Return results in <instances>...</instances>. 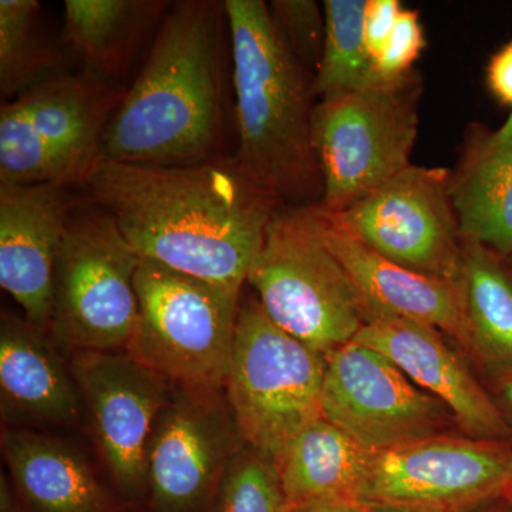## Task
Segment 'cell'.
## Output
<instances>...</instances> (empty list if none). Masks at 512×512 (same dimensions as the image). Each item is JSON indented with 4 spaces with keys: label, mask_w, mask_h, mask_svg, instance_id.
I'll use <instances>...</instances> for the list:
<instances>
[{
    "label": "cell",
    "mask_w": 512,
    "mask_h": 512,
    "mask_svg": "<svg viewBox=\"0 0 512 512\" xmlns=\"http://www.w3.org/2000/svg\"><path fill=\"white\" fill-rule=\"evenodd\" d=\"M370 454L325 417L312 421L274 464L291 511L313 501H356Z\"/></svg>",
    "instance_id": "cell-22"
},
{
    "label": "cell",
    "mask_w": 512,
    "mask_h": 512,
    "mask_svg": "<svg viewBox=\"0 0 512 512\" xmlns=\"http://www.w3.org/2000/svg\"><path fill=\"white\" fill-rule=\"evenodd\" d=\"M247 284L275 325L323 355L367 323L362 293L320 234L316 205L276 208Z\"/></svg>",
    "instance_id": "cell-4"
},
{
    "label": "cell",
    "mask_w": 512,
    "mask_h": 512,
    "mask_svg": "<svg viewBox=\"0 0 512 512\" xmlns=\"http://www.w3.org/2000/svg\"><path fill=\"white\" fill-rule=\"evenodd\" d=\"M84 70L47 76L0 110V184H86L103 163L101 143L123 97Z\"/></svg>",
    "instance_id": "cell-6"
},
{
    "label": "cell",
    "mask_w": 512,
    "mask_h": 512,
    "mask_svg": "<svg viewBox=\"0 0 512 512\" xmlns=\"http://www.w3.org/2000/svg\"><path fill=\"white\" fill-rule=\"evenodd\" d=\"M2 454L23 512H130L69 441L39 430L2 427Z\"/></svg>",
    "instance_id": "cell-19"
},
{
    "label": "cell",
    "mask_w": 512,
    "mask_h": 512,
    "mask_svg": "<svg viewBox=\"0 0 512 512\" xmlns=\"http://www.w3.org/2000/svg\"><path fill=\"white\" fill-rule=\"evenodd\" d=\"M471 512H512V504L507 498H501V500L494 501V503L484 505V507Z\"/></svg>",
    "instance_id": "cell-35"
},
{
    "label": "cell",
    "mask_w": 512,
    "mask_h": 512,
    "mask_svg": "<svg viewBox=\"0 0 512 512\" xmlns=\"http://www.w3.org/2000/svg\"><path fill=\"white\" fill-rule=\"evenodd\" d=\"M76 210L63 185L0 184V286L37 325L52 318L57 254Z\"/></svg>",
    "instance_id": "cell-15"
},
{
    "label": "cell",
    "mask_w": 512,
    "mask_h": 512,
    "mask_svg": "<svg viewBox=\"0 0 512 512\" xmlns=\"http://www.w3.org/2000/svg\"><path fill=\"white\" fill-rule=\"evenodd\" d=\"M268 8L286 46L315 77L325 47V12L313 0H272Z\"/></svg>",
    "instance_id": "cell-27"
},
{
    "label": "cell",
    "mask_w": 512,
    "mask_h": 512,
    "mask_svg": "<svg viewBox=\"0 0 512 512\" xmlns=\"http://www.w3.org/2000/svg\"><path fill=\"white\" fill-rule=\"evenodd\" d=\"M316 214L320 234L365 299L367 322L376 316L412 320L450 336L470 353V330L458 281L420 274L394 264L336 227L323 215L319 205Z\"/></svg>",
    "instance_id": "cell-18"
},
{
    "label": "cell",
    "mask_w": 512,
    "mask_h": 512,
    "mask_svg": "<svg viewBox=\"0 0 512 512\" xmlns=\"http://www.w3.org/2000/svg\"><path fill=\"white\" fill-rule=\"evenodd\" d=\"M140 258L242 292L278 202L235 158L103 161L86 183Z\"/></svg>",
    "instance_id": "cell-1"
},
{
    "label": "cell",
    "mask_w": 512,
    "mask_h": 512,
    "mask_svg": "<svg viewBox=\"0 0 512 512\" xmlns=\"http://www.w3.org/2000/svg\"><path fill=\"white\" fill-rule=\"evenodd\" d=\"M84 416L107 473L128 505L147 498V461L173 387L126 352H72Z\"/></svg>",
    "instance_id": "cell-13"
},
{
    "label": "cell",
    "mask_w": 512,
    "mask_h": 512,
    "mask_svg": "<svg viewBox=\"0 0 512 512\" xmlns=\"http://www.w3.org/2000/svg\"><path fill=\"white\" fill-rule=\"evenodd\" d=\"M224 23V2L171 3L107 123L103 161L180 165L214 158L224 109Z\"/></svg>",
    "instance_id": "cell-2"
},
{
    "label": "cell",
    "mask_w": 512,
    "mask_h": 512,
    "mask_svg": "<svg viewBox=\"0 0 512 512\" xmlns=\"http://www.w3.org/2000/svg\"><path fill=\"white\" fill-rule=\"evenodd\" d=\"M458 284L463 291L470 353L488 375L512 366V278L504 258L463 239Z\"/></svg>",
    "instance_id": "cell-23"
},
{
    "label": "cell",
    "mask_w": 512,
    "mask_h": 512,
    "mask_svg": "<svg viewBox=\"0 0 512 512\" xmlns=\"http://www.w3.org/2000/svg\"><path fill=\"white\" fill-rule=\"evenodd\" d=\"M494 402L503 413L512 434V366L490 376Z\"/></svg>",
    "instance_id": "cell-31"
},
{
    "label": "cell",
    "mask_w": 512,
    "mask_h": 512,
    "mask_svg": "<svg viewBox=\"0 0 512 512\" xmlns=\"http://www.w3.org/2000/svg\"><path fill=\"white\" fill-rule=\"evenodd\" d=\"M461 239L512 255V113L497 128L468 131L448 180Z\"/></svg>",
    "instance_id": "cell-20"
},
{
    "label": "cell",
    "mask_w": 512,
    "mask_h": 512,
    "mask_svg": "<svg viewBox=\"0 0 512 512\" xmlns=\"http://www.w3.org/2000/svg\"><path fill=\"white\" fill-rule=\"evenodd\" d=\"M421 92L420 76L412 72L316 103L312 138L323 183L320 210H348L412 164Z\"/></svg>",
    "instance_id": "cell-8"
},
{
    "label": "cell",
    "mask_w": 512,
    "mask_h": 512,
    "mask_svg": "<svg viewBox=\"0 0 512 512\" xmlns=\"http://www.w3.org/2000/svg\"><path fill=\"white\" fill-rule=\"evenodd\" d=\"M291 512H363V504L348 498H335L299 505Z\"/></svg>",
    "instance_id": "cell-32"
},
{
    "label": "cell",
    "mask_w": 512,
    "mask_h": 512,
    "mask_svg": "<svg viewBox=\"0 0 512 512\" xmlns=\"http://www.w3.org/2000/svg\"><path fill=\"white\" fill-rule=\"evenodd\" d=\"M446 168L410 164L339 214L336 227L394 264L457 281L463 239L448 191Z\"/></svg>",
    "instance_id": "cell-11"
},
{
    "label": "cell",
    "mask_w": 512,
    "mask_h": 512,
    "mask_svg": "<svg viewBox=\"0 0 512 512\" xmlns=\"http://www.w3.org/2000/svg\"><path fill=\"white\" fill-rule=\"evenodd\" d=\"M241 440L224 394L174 389L147 461L150 512H211Z\"/></svg>",
    "instance_id": "cell-14"
},
{
    "label": "cell",
    "mask_w": 512,
    "mask_h": 512,
    "mask_svg": "<svg viewBox=\"0 0 512 512\" xmlns=\"http://www.w3.org/2000/svg\"><path fill=\"white\" fill-rule=\"evenodd\" d=\"M170 6L164 0H66L62 42L84 70L116 82Z\"/></svg>",
    "instance_id": "cell-21"
},
{
    "label": "cell",
    "mask_w": 512,
    "mask_h": 512,
    "mask_svg": "<svg viewBox=\"0 0 512 512\" xmlns=\"http://www.w3.org/2000/svg\"><path fill=\"white\" fill-rule=\"evenodd\" d=\"M505 266H507L508 272H510L512 278V255L504 259Z\"/></svg>",
    "instance_id": "cell-37"
},
{
    "label": "cell",
    "mask_w": 512,
    "mask_h": 512,
    "mask_svg": "<svg viewBox=\"0 0 512 512\" xmlns=\"http://www.w3.org/2000/svg\"><path fill=\"white\" fill-rule=\"evenodd\" d=\"M49 326L3 313L0 322L2 427H74L84 417L69 357Z\"/></svg>",
    "instance_id": "cell-17"
},
{
    "label": "cell",
    "mask_w": 512,
    "mask_h": 512,
    "mask_svg": "<svg viewBox=\"0 0 512 512\" xmlns=\"http://www.w3.org/2000/svg\"><path fill=\"white\" fill-rule=\"evenodd\" d=\"M322 416L370 451L448 434L447 407L375 349L355 340L326 353Z\"/></svg>",
    "instance_id": "cell-12"
},
{
    "label": "cell",
    "mask_w": 512,
    "mask_h": 512,
    "mask_svg": "<svg viewBox=\"0 0 512 512\" xmlns=\"http://www.w3.org/2000/svg\"><path fill=\"white\" fill-rule=\"evenodd\" d=\"M485 82L494 99L512 109V40L491 56L485 69Z\"/></svg>",
    "instance_id": "cell-30"
},
{
    "label": "cell",
    "mask_w": 512,
    "mask_h": 512,
    "mask_svg": "<svg viewBox=\"0 0 512 512\" xmlns=\"http://www.w3.org/2000/svg\"><path fill=\"white\" fill-rule=\"evenodd\" d=\"M40 9L36 0H0V94L8 101L46 79L53 67Z\"/></svg>",
    "instance_id": "cell-25"
},
{
    "label": "cell",
    "mask_w": 512,
    "mask_h": 512,
    "mask_svg": "<svg viewBox=\"0 0 512 512\" xmlns=\"http://www.w3.org/2000/svg\"><path fill=\"white\" fill-rule=\"evenodd\" d=\"M426 47L419 13L403 8L382 56L377 59L376 69L383 80L393 82L414 72V63Z\"/></svg>",
    "instance_id": "cell-28"
},
{
    "label": "cell",
    "mask_w": 512,
    "mask_h": 512,
    "mask_svg": "<svg viewBox=\"0 0 512 512\" xmlns=\"http://www.w3.org/2000/svg\"><path fill=\"white\" fill-rule=\"evenodd\" d=\"M402 10L399 0H367L365 42L375 63L386 49Z\"/></svg>",
    "instance_id": "cell-29"
},
{
    "label": "cell",
    "mask_w": 512,
    "mask_h": 512,
    "mask_svg": "<svg viewBox=\"0 0 512 512\" xmlns=\"http://www.w3.org/2000/svg\"><path fill=\"white\" fill-rule=\"evenodd\" d=\"M212 512H291V507L274 464L241 444Z\"/></svg>",
    "instance_id": "cell-26"
},
{
    "label": "cell",
    "mask_w": 512,
    "mask_h": 512,
    "mask_svg": "<svg viewBox=\"0 0 512 512\" xmlns=\"http://www.w3.org/2000/svg\"><path fill=\"white\" fill-rule=\"evenodd\" d=\"M138 322L126 353L174 389L224 394L242 292L140 258Z\"/></svg>",
    "instance_id": "cell-5"
},
{
    "label": "cell",
    "mask_w": 512,
    "mask_h": 512,
    "mask_svg": "<svg viewBox=\"0 0 512 512\" xmlns=\"http://www.w3.org/2000/svg\"><path fill=\"white\" fill-rule=\"evenodd\" d=\"M363 512H439L426 508L407 507V505L362 503Z\"/></svg>",
    "instance_id": "cell-34"
},
{
    "label": "cell",
    "mask_w": 512,
    "mask_h": 512,
    "mask_svg": "<svg viewBox=\"0 0 512 512\" xmlns=\"http://www.w3.org/2000/svg\"><path fill=\"white\" fill-rule=\"evenodd\" d=\"M231 36L238 154L262 191L285 207L323 197L312 138L315 77L293 56L262 0H225Z\"/></svg>",
    "instance_id": "cell-3"
},
{
    "label": "cell",
    "mask_w": 512,
    "mask_h": 512,
    "mask_svg": "<svg viewBox=\"0 0 512 512\" xmlns=\"http://www.w3.org/2000/svg\"><path fill=\"white\" fill-rule=\"evenodd\" d=\"M326 359L268 318L258 299L241 298L225 397L239 440L275 464L322 416Z\"/></svg>",
    "instance_id": "cell-7"
},
{
    "label": "cell",
    "mask_w": 512,
    "mask_h": 512,
    "mask_svg": "<svg viewBox=\"0 0 512 512\" xmlns=\"http://www.w3.org/2000/svg\"><path fill=\"white\" fill-rule=\"evenodd\" d=\"M355 342L382 353L416 386L436 397L467 437L512 440L493 396L439 330L412 320L376 316L363 326Z\"/></svg>",
    "instance_id": "cell-16"
},
{
    "label": "cell",
    "mask_w": 512,
    "mask_h": 512,
    "mask_svg": "<svg viewBox=\"0 0 512 512\" xmlns=\"http://www.w3.org/2000/svg\"><path fill=\"white\" fill-rule=\"evenodd\" d=\"M508 501L512 504V460L510 466V473H508V485H507V495H505Z\"/></svg>",
    "instance_id": "cell-36"
},
{
    "label": "cell",
    "mask_w": 512,
    "mask_h": 512,
    "mask_svg": "<svg viewBox=\"0 0 512 512\" xmlns=\"http://www.w3.org/2000/svg\"><path fill=\"white\" fill-rule=\"evenodd\" d=\"M366 8L367 0H326L323 3L326 39L315 74L318 101L387 83L377 73L375 60L366 47Z\"/></svg>",
    "instance_id": "cell-24"
},
{
    "label": "cell",
    "mask_w": 512,
    "mask_h": 512,
    "mask_svg": "<svg viewBox=\"0 0 512 512\" xmlns=\"http://www.w3.org/2000/svg\"><path fill=\"white\" fill-rule=\"evenodd\" d=\"M138 264L110 214L73 212L57 254L49 322L64 352H126L138 322Z\"/></svg>",
    "instance_id": "cell-9"
},
{
    "label": "cell",
    "mask_w": 512,
    "mask_h": 512,
    "mask_svg": "<svg viewBox=\"0 0 512 512\" xmlns=\"http://www.w3.org/2000/svg\"><path fill=\"white\" fill-rule=\"evenodd\" d=\"M512 440L451 434L370 454L359 503L471 512L507 495Z\"/></svg>",
    "instance_id": "cell-10"
},
{
    "label": "cell",
    "mask_w": 512,
    "mask_h": 512,
    "mask_svg": "<svg viewBox=\"0 0 512 512\" xmlns=\"http://www.w3.org/2000/svg\"><path fill=\"white\" fill-rule=\"evenodd\" d=\"M0 512H23L5 474L0 476Z\"/></svg>",
    "instance_id": "cell-33"
}]
</instances>
